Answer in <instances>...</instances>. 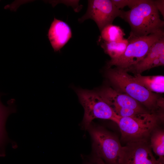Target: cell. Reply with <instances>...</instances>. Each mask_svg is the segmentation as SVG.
<instances>
[{"label":"cell","instance_id":"obj_1","mask_svg":"<svg viewBox=\"0 0 164 164\" xmlns=\"http://www.w3.org/2000/svg\"><path fill=\"white\" fill-rule=\"evenodd\" d=\"M119 17L129 25L130 35L143 36L164 30V22L154 0H142L128 11L121 10Z\"/></svg>","mask_w":164,"mask_h":164},{"label":"cell","instance_id":"obj_2","mask_svg":"<svg viewBox=\"0 0 164 164\" xmlns=\"http://www.w3.org/2000/svg\"><path fill=\"white\" fill-rule=\"evenodd\" d=\"M109 69L108 77L114 86L125 94L142 104L150 112L155 111L163 107L162 99L159 98L138 83L124 69L116 67Z\"/></svg>","mask_w":164,"mask_h":164},{"label":"cell","instance_id":"obj_3","mask_svg":"<svg viewBox=\"0 0 164 164\" xmlns=\"http://www.w3.org/2000/svg\"><path fill=\"white\" fill-rule=\"evenodd\" d=\"M160 119V115L150 111L120 117L117 124L121 132V139L126 143L149 141L152 132L158 127Z\"/></svg>","mask_w":164,"mask_h":164},{"label":"cell","instance_id":"obj_4","mask_svg":"<svg viewBox=\"0 0 164 164\" xmlns=\"http://www.w3.org/2000/svg\"><path fill=\"white\" fill-rule=\"evenodd\" d=\"M163 36L164 30L143 36L129 34L125 51L119 57L109 61L108 68L115 66L125 70L136 64L145 57L151 46Z\"/></svg>","mask_w":164,"mask_h":164},{"label":"cell","instance_id":"obj_5","mask_svg":"<svg viewBox=\"0 0 164 164\" xmlns=\"http://www.w3.org/2000/svg\"><path fill=\"white\" fill-rule=\"evenodd\" d=\"M87 130L93 141L94 156L105 164H120L123 146L117 136L102 127L91 124Z\"/></svg>","mask_w":164,"mask_h":164},{"label":"cell","instance_id":"obj_6","mask_svg":"<svg viewBox=\"0 0 164 164\" xmlns=\"http://www.w3.org/2000/svg\"><path fill=\"white\" fill-rule=\"evenodd\" d=\"M77 94L84 111L82 127L87 130L92 121L95 118L111 120L117 123L119 117L98 93L84 90H79Z\"/></svg>","mask_w":164,"mask_h":164},{"label":"cell","instance_id":"obj_7","mask_svg":"<svg viewBox=\"0 0 164 164\" xmlns=\"http://www.w3.org/2000/svg\"><path fill=\"white\" fill-rule=\"evenodd\" d=\"M121 11L111 0H89L86 13L78 21L82 22L91 19L96 22L101 31L105 26L112 24L114 19L120 17Z\"/></svg>","mask_w":164,"mask_h":164},{"label":"cell","instance_id":"obj_8","mask_svg":"<svg viewBox=\"0 0 164 164\" xmlns=\"http://www.w3.org/2000/svg\"><path fill=\"white\" fill-rule=\"evenodd\" d=\"M149 141L127 143L123 147L120 164H164L153 155Z\"/></svg>","mask_w":164,"mask_h":164},{"label":"cell","instance_id":"obj_9","mask_svg":"<svg viewBox=\"0 0 164 164\" xmlns=\"http://www.w3.org/2000/svg\"><path fill=\"white\" fill-rule=\"evenodd\" d=\"M98 94L112 108L120 107L134 109L141 113L149 112L128 95L119 92L111 87L105 88Z\"/></svg>","mask_w":164,"mask_h":164},{"label":"cell","instance_id":"obj_10","mask_svg":"<svg viewBox=\"0 0 164 164\" xmlns=\"http://www.w3.org/2000/svg\"><path fill=\"white\" fill-rule=\"evenodd\" d=\"M71 29L63 21L54 18L49 30L48 36L55 52L60 50L72 37Z\"/></svg>","mask_w":164,"mask_h":164},{"label":"cell","instance_id":"obj_11","mask_svg":"<svg viewBox=\"0 0 164 164\" xmlns=\"http://www.w3.org/2000/svg\"><path fill=\"white\" fill-rule=\"evenodd\" d=\"M1 95L0 93V157H3L6 155V146L10 141L6 128V121L9 115L16 110L13 101L7 106L3 104L0 100Z\"/></svg>","mask_w":164,"mask_h":164},{"label":"cell","instance_id":"obj_12","mask_svg":"<svg viewBox=\"0 0 164 164\" xmlns=\"http://www.w3.org/2000/svg\"><path fill=\"white\" fill-rule=\"evenodd\" d=\"M164 53V36L155 42L150 47L146 56L136 64L127 69L129 71L140 74L144 71L145 66L149 63Z\"/></svg>","mask_w":164,"mask_h":164},{"label":"cell","instance_id":"obj_13","mask_svg":"<svg viewBox=\"0 0 164 164\" xmlns=\"http://www.w3.org/2000/svg\"><path fill=\"white\" fill-rule=\"evenodd\" d=\"M134 77L142 86L152 92H164V76L162 75L143 76L136 74Z\"/></svg>","mask_w":164,"mask_h":164},{"label":"cell","instance_id":"obj_14","mask_svg":"<svg viewBox=\"0 0 164 164\" xmlns=\"http://www.w3.org/2000/svg\"><path fill=\"white\" fill-rule=\"evenodd\" d=\"M101 46L104 52L110 57L111 60L117 58L125 52L128 44L127 39L116 41L108 42L99 39Z\"/></svg>","mask_w":164,"mask_h":164},{"label":"cell","instance_id":"obj_15","mask_svg":"<svg viewBox=\"0 0 164 164\" xmlns=\"http://www.w3.org/2000/svg\"><path fill=\"white\" fill-rule=\"evenodd\" d=\"M150 144L152 149L159 156V159L164 161V131L163 129L155 128L150 137Z\"/></svg>","mask_w":164,"mask_h":164},{"label":"cell","instance_id":"obj_16","mask_svg":"<svg viewBox=\"0 0 164 164\" xmlns=\"http://www.w3.org/2000/svg\"><path fill=\"white\" fill-rule=\"evenodd\" d=\"M125 35L124 30L119 26L111 24L102 29L99 39L108 42L116 41L124 39Z\"/></svg>","mask_w":164,"mask_h":164},{"label":"cell","instance_id":"obj_17","mask_svg":"<svg viewBox=\"0 0 164 164\" xmlns=\"http://www.w3.org/2000/svg\"><path fill=\"white\" fill-rule=\"evenodd\" d=\"M142 0H111L112 2L118 9H123L128 6L131 9L139 3Z\"/></svg>","mask_w":164,"mask_h":164},{"label":"cell","instance_id":"obj_18","mask_svg":"<svg viewBox=\"0 0 164 164\" xmlns=\"http://www.w3.org/2000/svg\"><path fill=\"white\" fill-rule=\"evenodd\" d=\"M116 114L120 117H125L141 113L134 109L125 108L115 107L112 108Z\"/></svg>","mask_w":164,"mask_h":164},{"label":"cell","instance_id":"obj_19","mask_svg":"<svg viewBox=\"0 0 164 164\" xmlns=\"http://www.w3.org/2000/svg\"><path fill=\"white\" fill-rule=\"evenodd\" d=\"M164 64V53L149 63L145 67L144 71L154 67L163 66Z\"/></svg>","mask_w":164,"mask_h":164},{"label":"cell","instance_id":"obj_20","mask_svg":"<svg viewBox=\"0 0 164 164\" xmlns=\"http://www.w3.org/2000/svg\"><path fill=\"white\" fill-rule=\"evenodd\" d=\"M154 3L159 11H160L162 15L164 17V1L163 0H154Z\"/></svg>","mask_w":164,"mask_h":164},{"label":"cell","instance_id":"obj_21","mask_svg":"<svg viewBox=\"0 0 164 164\" xmlns=\"http://www.w3.org/2000/svg\"><path fill=\"white\" fill-rule=\"evenodd\" d=\"M92 162L94 164H105L102 159L95 156L92 158Z\"/></svg>","mask_w":164,"mask_h":164},{"label":"cell","instance_id":"obj_22","mask_svg":"<svg viewBox=\"0 0 164 164\" xmlns=\"http://www.w3.org/2000/svg\"><path fill=\"white\" fill-rule=\"evenodd\" d=\"M87 164H93V163H87Z\"/></svg>","mask_w":164,"mask_h":164}]
</instances>
